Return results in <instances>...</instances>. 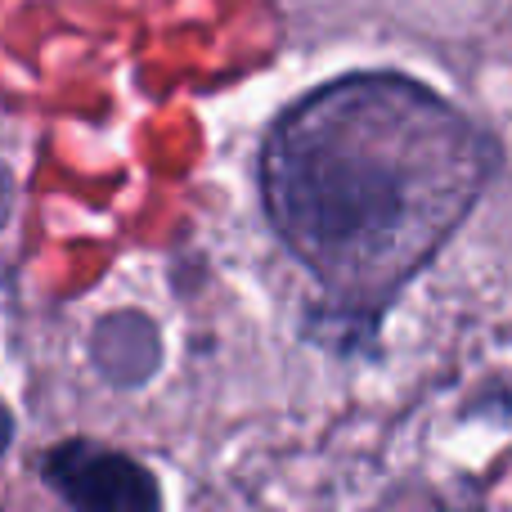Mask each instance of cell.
<instances>
[{"instance_id": "obj_4", "label": "cell", "mask_w": 512, "mask_h": 512, "mask_svg": "<svg viewBox=\"0 0 512 512\" xmlns=\"http://www.w3.org/2000/svg\"><path fill=\"white\" fill-rule=\"evenodd\" d=\"M373 512H463V508L454 499H445L436 486H427V481H400L373 504Z\"/></svg>"}, {"instance_id": "obj_2", "label": "cell", "mask_w": 512, "mask_h": 512, "mask_svg": "<svg viewBox=\"0 0 512 512\" xmlns=\"http://www.w3.org/2000/svg\"><path fill=\"white\" fill-rule=\"evenodd\" d=\"M36 472L68 512H167L162 481L149 463L90 436L50 445Z\"/></svg>"}, {"instance_id": "obj_1", "label": "cell", "mask_w": 512, "mask_h": 512, "mask_svg": "<svg viewBox=\"0 0 512 512\" xmlns=\"http://www.w3.org/2000/svg\"><path fill=\"white\" fill-rule=\"evenodd\" d=\"M472 131L396 77H351L265 144L270 221L319 274H400L477 194Z\"/></svg>"}, {"instance_id": "obj_3", "label": "cell", "mask_w": 512, "mask_h": 512, "mask_svg": "<svg viewBox=\"0 0 512 512\" xmlns=\"http://www.w3.org/2000/svg\"><path fill=\"white\" fill-rule=\"evenodd\" d=\"M158 333L144 315L135 310H122V315H108L104 324L95 328V364L99 373H108L122 387H135L144 382L153 369H158Z\"/></svg>"}]
</instances>
